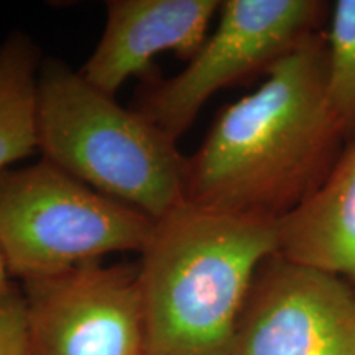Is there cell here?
<instances>
[{
	"label": "cell",
	"instance_id": "1",
	"mask_svg": "<svg viewBox=\"0 0 355 355\" xmlns=\"http://www.w3.org/2000/svg\"><path fill=\"white\" fill-rule=\"evenodd\" d=\"M326 33L279 60L225 105L191 157L184 201L279 222L324 183L349 141L326 92Z\"/></svg>",
	"mask_w": 355,
	"mask_h": 355
},
{
	"label": "cell",
	"instance_id": "2",
	"mask_svg": "<svg viewBox=\"0 0 355 355\" xmlns=\"http://www.w3.org/2000/svg\"><path fill=\"white\" fill-rule=\"evenodd\" d=\"M278 254V222L180 202L155 220L139 290L148 355H232L252 282Z\"/></svg>",
	"mask_w": 355,
	"mask_h": 355
},
{
	"label": "cell",
	"instance_id": "3",
	"mask_svg": "<svg viewBox=\"0 0 355 355\" xmlns=\"http://www.w3.org/2000/svg\"><path fill=\"white\" fill-rule=\"evenodd\" d=\"M37 141L43 159L153 220L184 201L178 141L58 58L40 66Z\"/></svg>",
	"mask_w": 355,
	"mask_h": 355
},
{
	"label": "cell",
	"instance_id": "4",
	"mask_svg": "<svg viewBox=\"0 0 355 355\" xmlns=\"http://www.w3.org/2000/svg\"><path fill=\"white\" fill-rule=\"evenodd\" d=\"M155 220L40 159L0 173V255L12 279L50 278L114 252L141 254Z\"/></svg>",
	"mask_w": 355,
	"mask_h": 355
},
{
	"label": "cell",
	"instance_id": "5",
	"mask_svg": "<svg viewBox=\"0 0 355 355\" xmlns=\"http://www.w3.org/2000/svg\"><path fill=\"white\" fill-rule=\"evenodd\" d=\"M219 25L176 76L148 79L133 110L178 141L207 101L283 60L319 32L327 7L321 0H225Z\"/></svg>",
	"mask_w": 355,
	"mask_h": 355
},
{
	"label": "cell",
	"instance_id": "6",
	"mask_svg": "<svg viewBox=\"0 0 355 355\" xmlns=\"http://www.w3.org/2000/svg\"><path fill=\"white\" fill-rule=\"evenodd\" d=\"M20 288L26 355H148L137 265L89 261Z\"/></svg>",
	"mask_w": 355,
	"mask_h": 355
},
{
	"label": "cell",
	"instance_id": "7",
	"mask_svg": "<svg viewBox=\"0 0 355 355\" xmlns=\"http://www.w3.org/2000/svg\"><path fill=\"white\" fill-rule=\"evenodd\" d=\"M232 355H355V288L279 254L268 257L239 316Z\"/></svg>",
	"mask_w": 355,
	"mask_h": 355
},
{
	"label": "cell",
	"instance_id": "8",
	"mask_svg": "<svg viewBox=\"0 0 355 355\" xmlns=\"http://www.w3.org/2000/svg\"><path fill=\"white\" fill-rule=\"evenodd\" d=\"M219 0H109L104 33L79 73L105 94L133 76L153 78V58L171 51L191 61L207 40Z\"/></svg>",
	"mask_w": 355,
	"mask_h": 355
},
{
	"label": "cell",
	"instance_id": "9",
	"mask_svg": "<svg viewBox=\"0 0 355 355\" xmlns=\"http://www.w3.org/2000/svg\"><path fill=\"white\" fill-rule=\"evenodd\" d=\"M278 254L355 288V133L324 183L278 222Z\"/></svg>",
	"mask_w": 355,
	"mask_h": 355
},
{
	"label": "cell",
	"instance_id": "10",
	"mask_svg": "<svg viewBox=\"0 0 355 355\" xmlns=\"http://www.w3.org/2000/svg\"><path fill=\"white\" fill-rule=\"evenodd\" d=\"M43 56L28 35L0 43V173L38 152L37 84Z\"/></svg>",
	"mask_w": 355,
	"mask_h": 355
},
{
	"label": "cell",
	"instance_id": "11",
	"mask_svg": "<svg viewBox=\"0 0 355 355\" xmlns=\"http://www.w3.org/2000/svg\"><path fill=\"white\" fill-rule=\"evenodd\" d=\"M326 92L349 140L355 133V0H337L326 33Z\"/></svg>",
	"mask_w": 355,
	"mask_h": 355
},
{
	"label": "cell",
	"instance_id": "12",
	"mask_svg": "<svg viewBox=\"0 0 355 355\" xmlns=\"http://www.w3.org/2000/svg\"><path fill=\"white\" fill-rule=\"evenodd\" d=\"M0 355H26V304L17 285L0 293Z\"/></svg>",
	"mask_w": 355,
	"mask_h": 355
},
{
	"label": "cell",
	"instance_id": "13",
	"mask_svg": "<svg viewBox=\"0 0 355 355\" xmlns=\"http://www.w3.org/2000/svg\"><path fill=\"white\" fill-rule=\"evenodd\" d=\"M12 286H15V285H13V283H12V278L8 277L6 263H3L2 255H0V293L8 291Z\"/></svg>",
	"mask_w": 355,
	"mask_h": 355
}]
</instances>
